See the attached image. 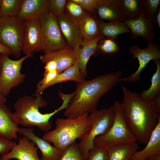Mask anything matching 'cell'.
<instances>
[{
    "label": "cell",
    "mask_w": 160,
    "mask_h": 160,
    "mask_svg": "<svg viewBox=\"0 0 160 160\" xmlns=\"http://www.w3.org/2000/svg\"><path fill=\"white\" fill-rule=\"evenodd\" d=\"M121 103L127 124L137 142L146 144L160 118V95L153 101L142 100L124 86Z\"/></svg>",
    "instance_id": "6da1fadb"
},
{
    "label": "cell",
    "mask_w": 160,
    "mask_h": 160,
    "mask_svg": "<svg viewBox=\"0 0 160 160\" xmlns=\"http://www.w3.org/2000/svg\"><path fill=\"white\" fill-rule=\"evenodd\" d=\"M58 95L63 101L62 104L60 107L62 110L64 109H65L72 98L73 93L69 94H65L59 91L58 92Z\"/></svg>",
    "instance_id": "74e56055"
},
{
    "label": "cell",
    "mask_w": 160,
    "mask_h": 160,
    "mask_svg": "<svg viewBox=\"0 0 160 160\" xmlns=\"http://www.w3.org/2000/svg\"><path fill=\"white\" fill-rule=\"evenodd\" d=\"M24 21L17 17L0 18V43L9 49L12 55L18 58L22 50Z\"/></svg>",
    "instance_id": "ba28073f"
},
{
    "label": "cell",
    "mask_w": 160,
    "mask_h": 160,
    "mask_svg": "<svg viewBox=\"0 0 160 160\" xmlns=\"http://www.w3.org/2000/svg\"><path fill=\"white\" fill-rule=\"evenodd\" d=\"M154 23H157L159 28H160V8L158 12L153 19Z\"/></svg>",
    "instance_id": "60d3db41"
},
{
    "label": "cell",
    "mask_w": 160,
    "mask_h": 160,
    "mask_svg": "<svg viewBox=\"0 0 160 160\" xmlns=\"http://www.w3.org/2000/svg\"><path fill=\"white\" fill-rule=\"evenodd\" d=\"M79 5L84 10L95 14L97 12L99 0H71Z\"/></svg>",
    "instance_id": "e575fe53"
},
{
    "label": "cell",
    "mask_w": 160,
    "mask_h": 160,
    "mask_svg": "<svg viewBox=\"0 0 160 160\" xmlns=\"http://www.w3.org/2000/svg\"><path fill=\"white\" fill-rule=\"evenodd\" d=\"M65 7L67 14L78 24L82 17L87 13L79 5L71 0L67 1Z\"/></svg>",
    "instance_id": "4dcf8cb0"
},
{
    "label": "cell",
    "mask_w": 160,
    "mask_h": 160,
    "mask_svg": "<svg viewBox=\"0 0 160 160\" xmlns=\"http://www.w3.org/2000/svg\"><path fill=\"white\" fill-rule=\"evenodd\" d=\"M39 19L44 38L43 51L44 53L59 50L68 46L57 18L49 10L41 15Z\"/></svg>",
    "instance_id": "9c48e42d"
},
{
    "label": "cell",
    "mask_w": 160,
    "mask_h": 160,
    "mask_svg": "<svg viewBox=\"0 0 160 160\" xmlns=\"http://www.w3.org/2000/svg\"><path fill=\"white\" fill-rule=\"evenodd\" d=\"M16 144L15 142L0 136V154L3 155L7 154Z\"/></svg>",
    "instance_id": "d590c367"
},
{
    "label": "cell",
    "mask_w": 160,
    "mask_h": 160,
    "mask_svg": "<svg viewBox=\"0 0 160 160\" xmlns=\"http://www.w3.org/2000/svg\"><path fill=\"white\" fill-rule=\"evenodd\" d=\"M21 0H0V18L15 17L19 12Z\"/></svg>",
    "instance_id": "83f0119b"
},
{
    "label": "cell",
    "mask_w": 160,
    "mask_h": 160,
    "mask_svg": "<svg viewBox=\"0 0 160 160\" xmlns=\"http://www.w3.org/2000/svg\"><path fill=\"white\" fill-rule=\"evenodd\" d=\"M7 100L6 97L0 94V102L6 103Z\"/></svg>",
    "instance_id": "b9f144b4"
},
{
    "label": "cell",
    "mask_w": 160,
    "mask_h": 160,
    "mask_svg": "<svg viewBox=\"0 0 160 160\" xmlns=\"http://www.w3.org/2000/svg\"><path fill=\"white\" fill-rule=\"evenodd\" d=\"M104 37L101 35L91 41L80 40L73 48L80 72L85 78L87 76L86 68L88 61L90 57L95 53L99 42Z\"/></svg>",
    "instance_id": "9a60e30c"
},
{
    "label": "cell",
    "mask_w": 160,
    "mask_h": 160,
    "mask_svg": "<svg viewBox=\"0 0 160 160\" xmlns=\"http://www.w3.org/2000/svg\"><path fill=\"white\" fill-rule=\"evenodd\" d=\"M0 160H7L5 159H3L1 157V158H0Z\"/></svg>",
    "instance_id": "ee69618b"
},
{
    "label": "cell",
    "mask_w": 160,
    "mask_h": 160,
    "mask_svg": "<svg viewBox=\"0 0 160 160\" xmlns=\"http://www.w3.org/2000/svg\"><path fill=\"white\" fill-rule=\"evenodd\" d=\"M98 26L101 34L107 38L117 39L121 34L131 33L124 22L114 21L106 23L98 21Z\"/></svg>",
    "instance_id": "cb8c5ba5"
},
{
    "label": "cell",
    "mask_w": 160,
    "mask_h": 160,
    "mask_svg": "<svg viewBox=\"0 0 160 160\" xmlns=\"http://www.w3.org/2000/svg\"><path fill=\"white\" fill-rule=\"evenodd\" d=\"M61 32L68 46L73 48L81 40L79 25L67 14H63L57 18Z\"/></svg>",
    "instance_id": "e0dca14e"
},
{
    "label": "cell",
    "mask_w": 160,
    "mask_h": 160,
    "mask_svg": "<svg viewBox=\"0 0 160 160\" xmlns=\"http://www.w3.org/2000/svg\"><path fill=\"white\" fill-rule=\"evenodd\" d=\"M117 39L104 37L98 43L97 49L104 54L112 55L116 53L119 49Z\"/></svg>",
    "instance_id": "f1b7e54d"
},
{
    "label": "cell",
    "mask_w": 160,
    "mask_h": 160,
    "mask_svg": "<svg viewBox=\"0 0 160 160\" xmlns=\"http://www.w3.org/2000/svg\"><path fill=\"white\" fill-rule=\"evenodd\" d=\"M113 106L114 116L112 124L105 133L97 136L94 140L95 145L106 149L116 145L136 141L127 124L121 103L116 100Z\"/></svg>",
    "instance_id": "5b68a950"
},
{
    "label": "cell",
    "mask_w": 160,
    "mask_h": 160,
    "mask_svg": "<svg viewBox=\"0 0 160 160\" xmlns=\"http://www.w3.org/2000/svg\"><path fill=\"white\" fill-rule=\"evenodd\" d=\"M106 149L95 145L89 151L87 160H108Z\"/></svg>",
    "instance_id": "d6a6232c"
},
{
    "label": "cell",
    "mask_w": 160,
    "mask_h": 160,
    "mask_svg": "<svg viewBox=\"0 0 160 160\" xmlns=\"http://www.w3.org/2000/svg\"><path fill=\"white\" fill-rule=\"evenodd\" d=\"M5 103L0 102V136L10 140H16L20 127Z\"/></svg>",
    "instance_id": "d6986e66"
},
{
    "label": "cell",
    "mask_w": 160,
    "mask_h": 160,
    "mask_svg": "<svg viewBox=\"0 0 160 160\" xmlns=\"http://www.w3.org/2000/svg\"><path fill=\"white\" fill-rule=\"evenodd\" d=\"M139 148L136 141L114 145L107 149L108 160H130Z\"/></svg>",
    "instance_id": "7402d4cb"
},
{
    "label": "cell",
    "mask_w": 160,
    "mask_h": 160,
    "mask_svg": "<svg viewBox=\"0 0 160 160\" xmlns=\"http://www.w3.org/2000/svg\"><path fill=\"white\" fill-rule=\"evenodd\" d=\"M145 2L148 12L153 20L159 8L160 0H145Z\"/></svg>",
    "instance_id": "8d00e7d4"
},
{
    "label": "cell",
    "mask_w": 160,
    "mask_h": 160,
    "mask_svg": "<svg viewBox=\"0 0 160 160\" xmlns=\"http://www.w3.org/2000/svg\"><path fill=\"white\" fill-rule=\"evenodd\" d=\"M39 58L42 63L45 64L50 60L55 61L58 74L74 64L76 60L73 48L68 46L59 50L44 53L41 55Z\"/></svg>",
    "instance_id": "5bb4252c"
},
{
    "label": "cell",
    "mask_w": 160,
    "mask_h": 160,
    "mask_svg": "<svg viewBox=\"0 0 160 160\" xmlns=\"http://www.w3.org/2000/svg\"><path fill=\"white\" fill-rule=\"evenodd\" d=\"M81 40L92 41L102 35L99 31L98 21L94 17L87 13L80 20Z\"/></svg>",
    "instance_id": "603a6c76"
},
{
    "label": "cell",
    "mask_w": 160,
    "mask_h": 160,
    "mask_svg": "<svg viewBox=\"0 0 160 160\" xmlns=\"http://www.w3.org/2000/svg\"><path fill=\"white\" fill-rule=\"evenodd\" d=\"M18 133L33 142L39 148L41 153V160H60L63 150L52 146L49 142L36 136L33 128H19Z\"/></svg>",
    "instance_id": "4fadbf2b"
},
{
    "label": "cell",
    "mask_w": 160,
    "mask_h": 160,
    "mask_svg": "<svg viewBox=\"0 0 160 160\" xmlns=\"http://www.w3.org/2000/svg\"><path fill=\"white\" fill-rule=\"evenodd\" d=\"M44 72H49L57 71V65L56 62L53 60H50L45 64Z\"/></svg>",
    "instance_id": "f35d334b"
},
{
    "label": "cell",
    "mask_w": 160,
    "mask_h": 160,
    "mask_svg": "<svg viewBox=\"0 0 160 160\" xmlns=\"http://www.w3.org/2000/svg\"><path fill=\"white\" fill-rule=\"evenodd\" d=\"M1 68L0 75V94L6 97L12 88L23 83L26 75L20 72L23 62L27 58L33 57L29 54L17 60L10 59L9 55L0 54Z\"/></svg>",
    "instance_id": "52a82bcc"
},
{
    "label": "cell",
    "mask_w": 160,
    "mask_h": 160,
    "mask_svg": "<svg viewBox=\"0 0 160 160\" xmlns=\"http://www.w3.org/2000/svg\"><path fill=\"white\" fill-rule=\"evenodd\" d=\"M154 160H160V159H157Z\"/></svg>",
    "instance_id": "f6af8a7d"
},
{
    "label": "cell",
    "mask_w": 160,
    "mask_h": 160,
    "mask_svg": "<svg viewBox=\"0 0 160 160\" xmlns=\"http://www.w3.org/2000/svg\"><path fill=\"white\" fill-rule=\"evenodd\" d=\"M60 160H86L83 155L79 144L75 141L63 150Z\"/></svg>",
    "instance_id": "f546056e"
},
{
    "label": "cell",
    "mask_w": 160,
    "mask_h": 160,
    "mask_svg": "<svg viewBox=\"0 0 160 160\" xmlns=\"http://www.w3.org/2000/svg\"><path fill=\"white\" fill-rule=\"evenodd\" d=\"M118 4L127 19L137 18L140 14L143 0H118Z\"/></svg>",
    "instance_id": "4316f807"
},
{
    "label": "cell",
    "mask_w": 160,
    "mask_h": 160,
    "mask_svg": "<svg viewBox=\"0 0 160 160\" xmlns=\"http://www.w3.org/2000/svg\"><path fill=\"white\" fill-rule=\"evenodd\" d=\"M97 12L103 20L124 22L127 20L119 5L118 0H99Z\"/></svg>",
    "instance_id": "44dd1931"
},
{
    "label": "cell",
    "mask_w": 160,
    "mask_h": 160,
    "mask_svg": "<svg viewBox=\"0 0 160 160\" xmlns=\"http://www.w3.org/2000/svg\"><path fill=\"white\" fill-rule=\"evenodd\" d=\"M35 97L24 95L18 98L13 105V118L18 125L26 127L36 126L43 131L47 132L52 127L50 119L61 110L59 108L50 113H41L39 108L46 107L47 102L41 95Z\"/></svg>",
    "instance_id": "3957f363"
},
{
    "label": "cell",
    "mask_w": 160,
    "mask_h": 160,
    "mask_svg": "<svg viewBox=\"0 0 160 160\" xmlns=\"http://www.w3.org/2000/svg\"><path fill=\"white\" fill-rule=\"evenodd\" d=\"M44 40L39 18L24 21L22 52L25 55L43 51Z\"/></svg>",
    "instance_id": "30bf717a"
},
{
    "label": "cell",
    "mask_w": 160,
    "mask_h": 160,
    "mask_svg": "<svg viewBox=\"0 0 160 160\" xmlns=\"http://www.w3.org/2000/svg\"><path fill=\"white\" fill-rule=\"evenodd\" d=\"M88 115L85 114L75 119L58 118L55 129L46 132L42 138L63 151L85 133L89 123Z\"/></svg>",
    "instance_id": "277c9868"
},
{
    "label": "cell",
    "mask_w": 160,
    "mask_h": 160,
    "mask_svg": "<svg viewBox=\"0 0 160 160\" xmlns=\"http://www.w3.org/2000/svg\"><path fill=\"white\" fill-rule=\"evenodd\" d=\"M121 75V72L118 71L77 84L64 116L75 119L96 110L101 97L120 82Z\"/></svg>",
    "instance_id": "7a4b0ae2"
},
{
    "label": "cell",
    "mask_w": 160,
    "mask_h": 160,
    "mask_svg": "<svg viewBox=\"0 0 160 160\" xmlns=\"http://www.w3.org/2000/svg\"><path fill=\"white\" fill-rule=\"evenodd\" d=\"M0 54L8 55H12L11 51L8 47L0 43Z\"/></svg>",
    "instance_id": "ab89813d"
},
{
    "label": "cell",
    "mask_w": 160,
    "mask_h": 160,
    "mask_svg": "<svg viewBox=\"0 0 160 160\" xmlns=\"http://www.w3.org/2000/svg\"><path fill=\"white\" fill-rule=\"evenodd\" d=\"M159 47V45L151 41H148L147 47L144 49H141L136 44L130 46L129 51L133 55L130 62L134 58H137L139 62V66L133 74L127 77L121 78L120 81L131 83L139 80L142 71L148 63L151 60H159L160 51Z\"/></svg>",
    "instance_id": "8fae6325"
},
{
    "label": "cell",
    "mask_w": 160,
    "mask_h": 160,
    "mask_svg": "<svg viewBox=\"0 0 160 160\" xmlns=\"http://www.w3.org/2000/svg\"><path fill=\"white\" fill-rule=\"evenodd\" d=\"M58 74L57 71L49 72H44L43 79L39 81L36 85V92L34 95L36 96L41 95L44 90V87L52 81Z\"/></svg>",
    "instance_id": "1f68e13d"
},
{
    "label": "cell",
    "mask_w": 160,
    "mask_h": 160,
    "mask_svg": "<svg viewBox=\"0 0 160 160\" xmlns=\"http://www.w3.org/2000/svg\"><path fill=\"white\" fill-rule=\"evenodd\" d=\"M143 1V9L140 15L134 19H127L124 23L131 31V38L135 39L140 36L151 41L155 36L154 22L148 12L145 0Z\"/></svg>",
    "instance_id": "7c38bea8"
},
{
    "label": "cell",
    "mask_w": 160,
    "mask_h": 160,
    "mask_svg": "<svg viewBox=\"0 0 160 160\" xmlns=\"http://www.w3.org/2000/svg\"><path fill=\"white\" fill-rule=\"evenodd\" d=\"M67 1L50 0L49 11L56 18L64 13Z\"/></svg>",
    "instance_id": "836d02e7"
},
{
    "label": "cell",
    "mask_w": 160,
    "mask_h": 160,
    "mask_svg": "<svg viewBox=\"0 0 160 160\" xmlns=\"http://www.w3.org/2000/svg\"><path fill=\"white\" fill-rule=\"evenodd\" d=\"M50 0H21L17 18L22 20L39 18L49 10Z\"/></svg>",
    "instance_id": "ac0fdd59"
},
{
    "label": "cell",
    "mask_w": 160,
    "mask_h": 160,
    "mask_svg": "<svg viewBox=\"0 0 160 160\" xmlns=\"http://www.w3.org/2000/svg\"><path fill=\"white\" fill-rule=\"evenodd\" d=\"M157 69L151 79V84L147 90L144 89L140 94V98L142 100L152 102L160 95V61L159 60H154Z\"/></svg>",
    "instance_id": "484cf974"
},
{
    "label": "cell",
    "mask_w": 160,
    "mask_h": 160,
    "mask_svg": "<svg viewBox=\"0 0 160 160\" xmlns=\"http://www.w3.org/2000/svg\"><path fill=\"white\" fill-rule=\"evenodd\" d=\"M1 57L0 54V75L1 72Z\"/></svg>",
    "instance_id": "7bdbcfd3"
},
{
    "label": "cell",
    "mask_w": 160,
    "mask_h": 160,
    "mask_svg": "<svg viewBox=\"0 0 160 160\" xmlns=\"http://www.w3.org/2000/svg\"><path fill=\"white\" fill-rule=\"evenodd\" d=\"M146 145L142 150L136 151L130 160H150L152 157L160 154V118Z\"/></svg>",
    "instance_id": "ffe728a7"
},
{
    "label": "cell",
    "mask_w": 160,
    "mask_h": 160,
    "mask_svg": "<svg viewBox=\"0 0 160 160\" xmlns=\"http://www.w3.org/2000/svg\"><path fill=\"white\" fill-rule=\"evenodd\" d=\"M38 149L35 144L25 136L18 138V142L8 153L2 155L7 160L15 159L18 160H41L38 157Z\"/></svg>",
    "instance_id": "2e32d148"
},
{
    "label": "cell",
    "mask_w": 160,
    "mask_h": 160,
    "mask_svg": "<svg viewBox=\"0 0 160 160\" xmlns=\"http://www.w3.org/2000/svg\"><path fill=\"white\" fill-rule=\"evenodd\" d=\"M114 116L113 106L100 110L96 109L89 114V124L79 144L83 155L86 160L89 151L95 145V138L105 133L110 129L113 122Z\"/></svg>",
    "instance_id": "8992f818"
},
{
    "label": "cell",
    "mask_w": 160,
    "mask_h": 160,
    "mask_svg": "<svg viewBox=\"0 0 160 160\" xmlns=\"http://www.w3.org/2000/svg\"><path fill=\"white\" fill-rule=\"evenodd\" d=\"M86 80L81 73L76 61L75 63L66 69L62 73L58 74L56 78L51 82L45 86L44 90L56 84L71 81L77 84L81 83Z\"/></svg>",
    "instance_id": "d4e9b609"
}]
</instances>
